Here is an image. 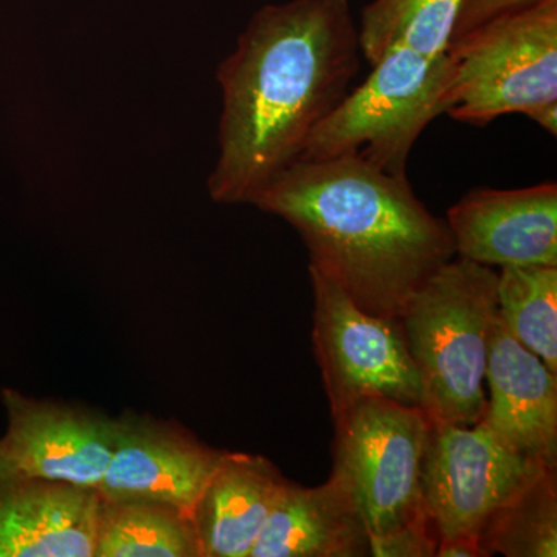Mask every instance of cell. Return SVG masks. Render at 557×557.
<instances>
[{"label":"cell","mask_w":557,"mask_h":557,"mask_svg":"<svg viewBox=\"0 0 557 557\" xmlns=\"http://www.w3.org/2000/svg\"><path fill=\"white\" fill-rule=\"evenodd\" d=\"M370 67L368 79L314 129L299 161L354 157L408 177L410 150L421 132L449 109L448 53L428 57L394 47Z\"/></svg>","instance_id":"277c9868"},{"label":"cell","mask_w":557,"mask_h":557,"mask_svg":"<svg viewBox=\"0 0 557 557\" xmlns=\"http://www.w3.org/2000/svg\"><path fill=\"white\" fill-rule=\"evenodd\" d=\"M497 311L508 332L557 373V267L500 269Z\"/></svg>","instance_id":"ac0fdd59"},{"label":"cell","mask_w":557,"mask_h":557,"mask_svg":"<svg viewBox=\"0 0 557 557\" xmlns=\"http://www.w3.org/2000/svg\"><path fill=\"white\" fill-rule=\"evenodd\" d=\"M357 497L338 472L319 486L285 483L249 557L369 556Z\"/></svg>","instance_id":"5bb4252c"},{"label":"cell","mask_w":557,"mask_h":557,"mask_svg":"<svg viewBox=\"0 0 557 557\" xmlns=\"http://www.w3.org/2000/svg\"><path fill=\"white\" fill-rule=\"evenodd\" d=\"M485 381L490 398L478 423L512 453L557 468V373L498 317Z\"/></svg>","instance_id":"7c38bea8"},{"label":"cell","mask_w":557,"mask_h":557,"mask_svg":"<svg viewBox=\"0 0 557 557\" xmlns=\"http://www.w3.org/2000/svg\"><path fill=\"white\" fill-rule=\"evenodd\" d=\"M461 0H373L361 14L359 49L370 65L394 47L428 57L448 51Z\"/></svg>","instance_id":"e0dca14e"},{"label":"cell","mask_w":557,"mask_h":557,"mask_svg":"<svg viewBox=\"0 0 557 557\" xmlns=\"http://www.w3.org/2000/svg\"><path fill=\"white\" fill-rule=\"evenodd\" d=\"M309 273L311 338L330 413L366 397L423 408V384L401 319L372 317L321 271L309 267Z\"/></svg>","instance_id":"52a82bcc"},{"label":"cell","mask_w":557,"mask_h":557,"mask_svg":"<svg viewBox=\"0 0 557 557\" xmlns=\"http://www.w3.org/2000/svg\"><path fill=\"white\" fill-rule=\"evenodd\" d=\"M450 119L485 126L557 101V0L502 17L449 47Z\"/></svg>","instance_id":"5b68a950"},{"label":"cell","mask_w":557,"mask_h":557,"mask_svg":"<svg viewBox=\"0 0 557 557\" xmlns=\"http://www.w3.org/2000/svg\"><path fill=\"white\" fill-rule=\"evenodd\" d=\"M497 278L491 267L456 256L413 292L399 317L434 423L472 426L483 416Z\"/></svg>","instance_id":"3957f363"},{"label":"cell","mask_w":557,"mask_h":557,"mask_svg":"<svg viewBox=\"0 0 557 557\" xmlns=\"http://www.w3.org/2000/svg\"><path fill=\"white\" fill-rule=\"evenodd\" d=\"M487 556H557V468H547L498 509L479 536Z\"/></svg>","instance_id":"d6986e66"},{"label":"cell","mask_w":557,"mask_h":557,"mask_svg":"<svg viewBox=\"0 0 557 557\" xmlns=\"http://www.w3.org/2000/svg\"><path fill=\"white\" fill-rule=\"evenodd\" d=\"M544 2L547 0H461L449 47L490 22L522 13Z\"/></svg>","instance_id":"44dd1931"},{"label":"cell","mask_w":557,"mask_h":557,"mask_svg":"<svg viewBox=\"0 0 557 557\" xmlns=\"http://www.w3.org/2000/svg\"><path fill=\"white\" fill-rule=\"evenodd\" d=\"M288 479L258 454H223L193 511L203 557H249Z\"/></svg>","instance_id":"9a60e30c"},{"label":"cell","mask_w":557,"mask_h":557,"mask_svg":"<svg viewBox=\"0 0 557 557\" xmlns=\"http://www.w3.org/2000/svg\"><path fill=\"white\" fill-rule=\"evenodd\" d=\"M440 536L426 508L409 523L384 534L370 537L369 556L375 557H435Z\"/></svg>","instance_id":"ffe728a7"},{"label":"cell","mask_w":557,"mask_h":557,"mask_svg":"<svg viewBox=\"0 0 557 557\" xmlns=\"http://www.w3.org/2000/svg\"><path fill=\"white\" fill-rule=\"evenodd\" d=\"M358 27L348 0H289L249 21L220 64V156L209 175L218 203H251L300 160L359 70Z\"/></svg>","instance_id":"6da1fadb"},{"label":"cell","mask_w":557,"mask_h":557,"mask_svg":"<svg viewBox=\"0 0 557 557\" xmlns=\"http://www.w3.org/2000/svg\"><path fill=\"white\" fill-rule=\"evenodd\" d=\"M457 258L491 269L557 267V185L475 188L448 209Z\"/></svg>","instance_id":"8fae6325"},{"label":"cell","mask_w":557,"mask_h":557,"mask_svg":"<svg viewBox=\"0 0 557 557\" xmlns=\"http://www.w3.org/2000/svg\"><path fill=\"white\" fill-rule=\"evenodd\" d=\"M545 465L505 448L482 423L431 421L421 494L440 539L478 537L490 519Z\"/></svg>","instance_id":"ba28073f"},{"label":"cell","mask_w":557,"mask_h":557,"mask_svg":"<svg viewBox=\"0 0 557 557\" xmlns=\"http://www.w3.org/2000/svg\"><path fill=\"white\" fill-rule=\"evenodd\" d=\"M435 557H490L478 537L454 536L440 539Z\"/></svg>","instance_id":"7402d4cb"},{"label":"cell","mask_w":557,"mask_h":557,"mask_svg":"<svg viewBox=\"0 0 557 557\" xmlns=\"http://www.w3.org/2000/svg\"><path fill=\"white\" fill-rule=\"evenodd\" d=\"M528 119L537 123L542 129L547 131L549 135L556 137L557 135V101L548 102V104L541 106L534 109L533 112L528 113Z\"/></svg>","instance_id":"603a6c76"},{"label":"cell","mask_w":557,"mask_h":557,"mask_svg":"<svg viewBox=\"0 0 557 557\" xmlns=\"http://www.w3.org/2000/svg\"><path fill=\"white\" fill-rule=\"evenodd\" d=\"M333 472L347 480L370 537L384 536L424 509L421 467L431 418L418 406L366 397L332 413Z\"/></svg>","instance_id":"8992f818"},{"label":"cell","mask_w":557,"mask_h":557,"mask_svg":"<svg viewBox=\"0 0 557 557\" xmlns=\"http://www.w3.org/2000/svg\"><path fill=\"white\" fill-rule=\"evenodd\" d=\"M251 205L298 231L310 267L372 317H401L413 292L456 258L448 223L408 177L354 157L296 161Z\"/></svg>","instance_id":"7a4b0ae2"},{"label":"cell","mask_w":557,"mask_h":557,"mask_svg":"<svg viewBox=\"0 0 557 557\" xmlns=\"http://www.w3.org/2000/svg\"><path fill=\"white\" fill-rule=\"evenodd\" d=\"M94 557L203 556L193 518L178 508L100 497Z\"/></svg>","instance_id":"2e32d148"},{"label":"cell","mask_w":557,"mask_h":557,"mask_svg":"<svg viewBox=\"0 0 557 557\" xmlns=\"http://www.w3.org/2000/svg\"><path fill=\"white\" fill-rule=\"evenodd\" d=\"M9 428L0 438V482L46 480L98 490L113 446V418L78 406L2 392Z\"/></svg>","instance_id":"9c48e42d"},{"label":"cell","mask_w":557,"mask_h":557,"mask_svg":"<svg viewBox=\"0 0 557 557\" xmlns=\"http://www.w3.org/2000/svg\"><path fill=\"white\" fill-rule=\"evenodd\" d=\"M98 504L95 487L0 482V557H94Z\"/></svg>","instance_id":"4fadbf2b"},{"label":"cell","mask_w":557,"mask_h":557,"mask_svg":"<svg viewBox=\"0 0 557 557\" xmlns=\"http://www.w3.org/2000/svg\"><path fill=\"white\" fill-rule=\"evenodd\" d=\"M223 454L177 423L124 413L113 418L112 454L97 491L106 500L171 505L193 518Z\"/></svg>","instance_id":"30bf717a"}]
</instances>
